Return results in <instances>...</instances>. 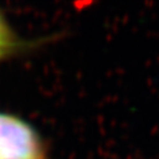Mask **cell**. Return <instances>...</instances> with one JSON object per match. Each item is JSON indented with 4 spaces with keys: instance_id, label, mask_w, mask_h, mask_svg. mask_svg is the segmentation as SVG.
Wrapping results in <instances>:
<instances>
[{
    "instance_id": "6da1fadb",
    "label": "cell",
    "mask_w": 159,
    "mask_h": 159,
    "mask_svg": "<svg viewBox=\"0 0 159 159\" xmlns=\"http://www.w3.org/2000/svg\"><path fill=\"white\" fill-rule=\"evenodd\" d=\"M0 159H43L37 134L27 123L0 114Z\"/></svg>"
},
{
    "instance_id": "7a4b0ae2",
    "label": "cell",
    "mask_w": 159,
    "mask_h": 159,
    "mask_svg": "<svg viewBox=\"0 0 159 159\" xmlns=\"http://www.w3.org/2000/svg\"><path fill=\"white\" fill-rule=\"evenodd\" d=\"M13 45L12 33L8 28V25L0 16V57L7 54Z\"/></svg>"
}]
</instances>
